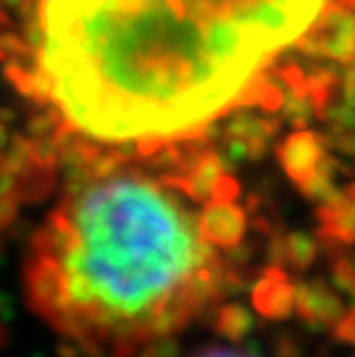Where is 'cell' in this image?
Returning <instances> with one entry per match:
<instances>
[{"label":"cell","instance_id":"cell-4","mask_svg":"<svg viewBox=\"0 0 355 357\" xmlns=\"http://www.w3.org/2000/svg\"><path fill=\"white\" fill-rule=\"evenodd\" d=\"M332 217H335L337 231L342 235H346V238L355 240V187L351 189L349 199L342 201L337 212H332Z\"/></svg>","mask_w":355,"mask_h":357},{"label":"cell","instance_id":"cell-3","mask_svg":"<svg viewBox=\"0 0 355 357\" xmlns=\"http://www.w3.org/2000/svg\"><path fill=\"white\" fill-rule=\"evenodd\" d=\"M300 47L342 63L355 60V14L344 7L328 10L312 33L300 42Z\"/></svg>","mask_w":355,"mask_h":357},{"label":"cell","instance_id":"cell-2","mask_svg":"<svg viewBox=\"0 0 355 357\" xmlns=\"http://www.w3.org/2000/svg\"><path fill=\"white\" fill-rule=\"evenodd\" d=\"M330 0H44L51 100L102 143L203 132L326 17Z\"/></svg>","mask_w":355,"mask_h":357},{"label":"cell","instance_id":"cell-5","mask_svg":"<svg viewBox=\"0 0 355 357\" xmlns=\"http://www.w3.org/2000/svg\"><path fill=\"white\" fill-rule=\"evenodd\" d=\"M192 357H263V355L245 346L213 344V346H206V348H201V351H196Z\"/></svg>","mask_w":355,"mask_h":357},{"label":"cell","instance_id":"cell-1","mask_svg":"<svg viewBox=\"0 0 355 357\" xmlns=\"http://www.w3.org/2000/svg\"><path fill=\"white\" fill-rule=\"evenodd\" d=\"M219 178L116 166L67 189L30 240L28 302L88 357H139L224 300L247 217Z\"/></svg>","mask_w":355,"mask_h":357}]
</instances>
